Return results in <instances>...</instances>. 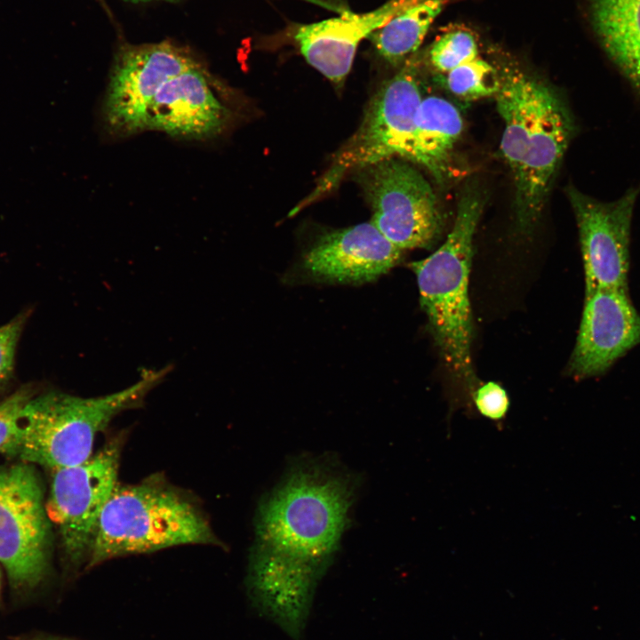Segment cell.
Listing matches in <instances>:
<instances>
[{"label": "cell", "instance_id": "1", "mask_svg": "<svg viewBox=\"0 0 640 640\" xmlns=\"http://www.w3.org/2000/svg\"><path fill=\"white\" fill-rule=\"evenodd\" d=\"M494 97L504 123L500 148L514 179L517 220L527 230L540 216L574 124L562 99L521 70L502 71Z\"/></svg>", "mask_w": 640, "mask_h": 640}, {"label": "cell", "instance_id": "2", "mask_svg": "<svg viewBox=\"0 0 640 640\" xmlns=\"http://www.w3.org/2000/svg\"><path fill=\"white\" fill-rule=\"evenodd\" d=\"M353 491L340 472L298 466L260 504L257 543L325 570L348 524Z\"/></svg>", "mask_w": 640, "mask_h": 640}, {"label": "cell", "instance_id": "3", "mask_svg": "<svg viewBox=\"0 0 640 640\" xmlns=\"http://www.w3.org/2000/svg\"><path fill=\"white\" fill-rule=\"evenodd\" d=\"M166 373L143 370L132 385L100 396L51 391L25 405L3 454L57 470L89 459L95 439L121 412L140 404Z\"/></svg>", "mask_w": 640, "mask_h": 640}, {"label": "cell", "instance_id": "4", "mask_svg": "<svg viewBox=\"0 0 640 640\" xmlns=\"http://www.w3.org/2000/svg\"><path fill=\"white\" fill-rule=\"evenodd\" d=\"M483 206L482 194L468 187L460 198L453 226L444 242L427 258L410 263L435 342L471 397L476 388L471 359L468 280L473 238Z\"/></svg>", "mask_w": 640, "mask_h": 640}, {"label": "cell", "instance_id": "5", "mask_svg": "<svg viewBox=\"0 0 640 640\" xmlns=\"http://www.w3.org/2000/svg\"><path fill=\"white\" fill-rule=\"evenodd\" d=\"M219 544L209 523L187 498L162 484H117L98 523L89 566L183 545Z\"/></svg>", "mask_w": 640, "mask_h": 640}, {"label": "cell", "instance_id": "6", "mask_svg": "<svg viewBox=\"0 0 640 640\" xmlns=\"http://www.w3.org/2000/svg\"><path fill=\"white\" fill-rule=\"evenodd\" d=\"M420 92V61L416 52L380 88L359 130L336 156L300 206L330 192L351 171L389 158L409 159L415 116L422 100Z\"/></svg>", "mask_w": 640, "mask_h": 640}, {"label": "cell", "instance_id": "7", "mask_svg": "<svg viewBox=\"0 0 640 640\" xmlns=\"http://www.w3.org/2000/svg\"><path fill=\"white\" fill-rule=\"evenodd\" d=\"M359 171L374 227L401 251L432 247L442 232L443 219L422 174L398 157Z\"/></svg>", "mask_w": 640, "mask_h": 640}, {"label": "cell", "instance_id": "8", "mask_svg": "<svg viewBox=\"0 0 640 640\" xmlns=\"http://www.w3.org/2000/svg\"><path fill=\"white\" fill-rule=\"evenodd\" d=\"M50 519L28 463L0 467V562L15 588L36 586L48 564Z\"/></svg>", "mask_w": 640, "mask_h": 640}, {"label": "cell", "instance_id": "9", "mask_svg": "<svg viewBox=\"0 0 640 640\" xmlns=\"http://www.w3.org/2000/svg\"><path fill=\"white\" fill-rule=\"evenodd\" d=\"M121 441L111 440L84 462L53 470L45 504L72 562L89 554L100 515L117 484Z\"/></svg>", "mask_w": 640, "mask_h": 640}, {"label": "cell", "instance_id": "10", "mask_svg": "<svg viewBox=\"0 0 640 640\" xmlns=\"http://www.w3.org/2000/svg\"><path fill=\"white\" fill-rule=\"evenodd\" d=\"M566 192L579 230L586 293L628 290L631 224L640 184L612 201L594 198L572 186Z\"/></svg>", "mask_w": 640, "mask_h": 640}, {"label": "cell", "instance_id": "11", "mask_svg": "<svg viewBox=\"0 0 640 640\" xmlns=\"http://www.w3.org/2000/svg\"><path fill=\"white\" fill-rule=\"evenodd\" d=\"M197 59L171 42L126 44L117 52L107 90L104 115L114 132L144 130L147 109L172 77Z\"/></svg>", "mask_w": 640, "mask_h": 640}, {"label": "cell", "instance_id": "12", "mask_svg": "<svg viewBox=\"0 0 640 640\" xmlns=\"http://www.w3.org/2000/svg\"><path fill=\"white\" fill-rule=\"evenodd\" d=\"M639 343L640 316L628 290L588 292L569 371L581 379L602 374Z\"/></svg>", "mask_w": 640, "mask_h": 640}, {"label": "cell", "instance_id": "13", "mask_svg": "<svg viewBox=\"0 0 640 640\" xmlns=\"http://www.w3.org/2000/svg\"><path fill=\"white\" fill-rule=\"evenodd\" d=\"M228 119L214 79L197 60L161 87L147 109L144 130L201 140L220 134Z\"/></svg>", "mask_w": 640, "mask_h": 640}, {"label": "cell", "instance_id": "14", "mask_svg": "<svg viewBox=\"0 0 640 640\" xmlns=\"http://www.w3.org/2000/svg\"><path fill=\"white\" fill-rule=\"evenodd\" d=\"M322 568L256 543L249 588L257 607L285 632L299 637L308 619Z\"/></svg>", "mask_w": 640, "mask_h": 640}, {"label": "cell", "instance_id": "15", "mask_svg": "<svg viewBox=\"0 0 640 640\" xmlns=\"http://www.w3.org/2000/svg\"><path fill=\"white\" fill-rule=\"evenodd\" d=\"M401 255L370 221L321 236L303 257L302 267L317 281L362 284L387 273Z\"/></svg>", "mask_w": 640, "mask_h": 640}, {"label": "cell", "instance_id": "16", "mask_svg": "<svg viewBox=\"0 0 640 640\" xmlns=\"http://www.w3.org/2000/svg\"><path fill=\"white\" fill-rule=\"evenodd\" d=\"M412 0H389L364 13L343 12L339 17L299 25L294 32L300 53L332 83L340 84L353 64L359 44L385 25Z\"/></svg>", "mask_w": 640, "mask_h": 640}, {"label": "cell", "instance_id": "17", "mask_svg": "<svg viewBox=\"0 0 640 640\" xmlns=\"http://www.w3.org/2000/svg\"><path fill=\"white\" fill-rule=\"evenodd\" d=\"M592 31L640 105V0H588Z\"/></svg>", "mask_w": 640, "mask_h": 640}, {"label": "cell", "instance_id": "18", "mask_svg": "<svg viewBox=\"0 0 640 640\" xmlns=\"http://www.w3.org/2000/svg\"><path fill=\"white\" fill-rule=\"evenodd\" d=\"M462 130L463 119L455 105L438 96L422 98L415 116L408 160L421 164L442 180Z\"/></svg>", "mask_w": 640, "mask_h": 640}, {"label": "cell", "instance_id": "19", "mask_svg": "<svg viewBox=\"0 0 640 640\" xmlns=\"http://www.w3.org/2000/svg\"><path fill=\"white\" fill-rule=\"evenodd\" d=\"M453 1L412 0L368 38L389 64H403L417 52L435 20Z\"/></svg>", "mask_w": 640, "mask_h": 640}, {"label": "cell", "instance_id": "20", "mask_svg": "<svg viewBox=\"0 0 640 640\" xmlns=\"http://www.w3.org/2000/svg\"><path fill=\"white\" fill-rule=\"evenodd\" d=\"M441 76L453 95L467 100L494 96L500 84V73L482 54Z\"/></svg>", "mask_w": 640, "mask_h": 640}, {"label": "cell", "instance_id": "21", "mask_svg": "<svg viewBox=\"0 0 640 640\" xmlns=\"http://www.w3.org/2000/svg\"><path fill=\"white\" fill-rule=\"evenodd\" d=\"M481 54L476 35L455 27L438 35L427 50V63L440 76Z\"/></svg>", "mask_w": 640, "mask_h": 640}, {"label": "cell", "instance_id": "22", "mask_svg": "<svg viewBox=\"0 0 640 640\" xmlns=\"http://www.w3.org/2000/svg\"><path fill=\"white\" fill-rule=\"evenodd\" d=\"M28 317L24 312L0 326V390L12 378L16 348Z\"/></svg>", "mask_w": 640, "mask_h": 640}, {"label": "cell", "instance_id": "23", "mask_svg": "<svg viewBox=\"0 0 640 640\" xmlns=\"http://www.w3.org/2000/svg\"><path fill=\"white\" fill-rule=\"evenodd\" d=\"M34 396L33 388L24 386L0 401V453L12 441L20 414Z\"/></svg>", "mask_w": 640, "mask_h": 640}, {"label": "cell", "instance_id": "24", "mask_svg": "<svg viewBox=\"0 0 640 640\" xmlns=\"http://www.w3.org/2000/svg\"><path fill=\"white\" fill-rule=\"evenodd\" d=\"M471 399L479 414L497 423L505 419L509 408L507 391L493 381L477 387Z\"/></svg>", "mask_w": 640, "mask_h": 640}, {"label": "cell", "instance_id": "25", "mask_svg": "<svg viewBox=\"0 0 640 640\" xmlns=\"http://www.w3.org/2000/svg\"><path fill=\"white\" fill-rule=\"evenodd\" d=\"M132 2H150V1H174V0H126Z\"/></svg>", "mask_w": 640, "mask_h": 640}]
</instances>
